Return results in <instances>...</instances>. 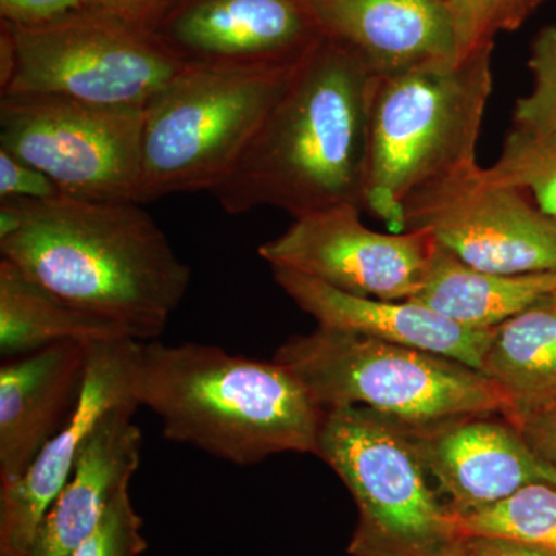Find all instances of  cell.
Instances as JSON below:
<instances>
[{"label": "cell", "instance_id": "cell-16", "mask_svg": "<svg viewBox=\"0 0 556 556\" xmlns=\"http://www.w3.org/2000/svg\"><path fill=\"white\" fill-rule=\"evenodd\" d=\"M90 343L65 342L0 367V485L20 479L78 408Z\"/></svg>", "mask_w": 556, "mask_h": 556}, {"label": "cell", "instance_id": "cell-8", "mask_svg": "<svg viewBox=\"0 0 556 556\" xmlns=\"http://www.w3.org/2000/svg\"><path fill=\"white\" fill-rule=\"evenodd\" d=\"M2 94L148 108L185 68L153 31L83 10L36 27L7 24Z\"/></svg>", "mask_w": 556, "mask_h": 556}, {"label": "cell", "instance_id": "cell-27", "mask_svg": "<svg viewBox=\"0 0 556 556\" xmlns=\"http://www.w3.org/2000/svg\"><path fill=\"white\" fill-rule=\"evenodd\" d=\"M56 182L38 167L0 149V200H51L61 197Z\"/></svg>", "mask_w": 556, "mask_h": 556}, {"label": "cell", "instance_id": "cell-19", "mask_svg": "<svg viewBox=\"0 0 556 556\" xmlns=\"http://www.w3.org/2000/svg\"><path fill=\"white\" fill-rule=\"evenodd\" d=\"M554 294L556 273H485L438 243L424 287L412 302L463 327L495 329Z\"/></svg>", "mask_w": 556, "mask_h": 556}, {"label": "cell", "instance_id": "cell-20", "mask_svg": "<svg viewBox=\"0 0 556 556\" xmlns=\"http://www.w3.org/2000/svg\"><path fill=\"white\" fill-rule=\"evenodd\" d=\"M116 339H131V336L119 325L75 308L14 263L0 260V356L3 361L27 356L58 343Z\"/></svg>", "mask_w": 556, "mask_h": 556}, {"label": "cell", "instance_id": "cell-7", "mask_svg": "<svg viewBox=\"0 0 556 556\" xmlns=\"http://www.w3.org/2000/svg\"><path fill=\"white\" fill-rule=\"evenodd\" d=\"M317 456L358 507L353 556H456L466 536L407 427L364 407L325 412Z\"/></svg>", "mask_w": 556, "mask_h": 556}, {"label": "cell", "instance_id": "cell-14", "mask_svg": "<svg viewBox=\"0 0 556 556\" xmlns=\"http://www.w3.org/2000/svg\"><path fill=\"white\" fill-rule=\"evenodd\" d=\"M139 342L90 343L86 386L75 415L11 484L0 485V556H28L43 517L72 477L98 420L110 408L135 401L131 371Z\"/></svg>", "mask_w": 556, "mask_h": 556}, {"label": "cell", "instance_id": "cell-10", "mask_svg": "<svg viewBox=\"0 0 556 556\" xmlns=\"http://www.w3.org/2000/svg\"><path fill=\"white\" fill-rule=\"evenodd\" d=\"M404 215L405 230H427L473 268L503 276L556 273V219L525 189L481 166L420 190Z\"/></svg>", "mask_w": 556, "mask_h": 556}, {"label": "cell", "instance_id": "cell-5", "mask_svg": "<svg viewBox=\"0 0 556 556\" xmlns=\"http://www.w3.org/2000/svg\"><path fill=\"white\" fill-rule=\"evenodd\" d=\"M285 365L324 409L364 407L409 428L507 415L485 375L453 358L353 332L317 327L278 348Z\"/></svg>", "mask_w": 556, "mask_h": 556}, {"label": "cell", "instance_id": "cell-23", "mask_svg": "<svg viewBox=\"0 0 556 556\" xmlns=\"http://www.w3.org/2000/svg\"><path fill=\"white\" fill-rule=\"evenodd\" d=\"M527 67L532 90L515 105L510 134L540 144L556 142V25L538 33Z\"/></svg>", "mask_w": 556, "mask_h": 556}, {"label": "cell", "instance_id": "cell-17", "mask_svg": "<svg viewBox=\"0 0 556 556\" xmlns=\"http://www.w3.org/2000/svg\"><path fill=\"white\" fill-rule=\"evenodd\" d=\"M278 287L316 318L318 327L416 348L481 371L495 329H473L404 300L358 298L302 274L273 269Z\"/></svg>", "mask_w": 556, "mask_h": 556}, {"label": "cell", "instance_id": "cell-12", "mask_svg": "<svg viewBox=\"0 0 556 556\" xmlns=\"http://www.w3.org/2000/svg\"><path fill=\"white\" fill-rule=\"evenodd\" d=\"M153 35L185 65L292 64L324 38L306 0H181Z\"/></svg>", "mask_w": 556, "mask_h": 556}, {"label": "cell", "instance_id": "cell-11", "mask_svg": "<svg viewBox=\"0 0 556 556\" xmlns=\"http://www.w3.org/2000/svg\"><path fill=\"white\" fill-rule=\"evenodd\" d=\"M353 204L311 212L258 255L273 269L302 274L328 287L380 300L404 302L424 287L438 241L422 229L380 233L361 222Z\"/></svg>", "mask_w": 556, "mask_h": 556}, {"label": "cell", "instance_id": "cell-9", "mask_svg": "<svg viewBox=\"0 0 556 556\" xmlns=\"http://www.w3.org/2000/svg\"><path fill=\"white\" fill-rule=\"evenodd\" d=\"M144 109L3 94L0 149L49 175L70 199L141 203Z\"/></svg>", "mask_w": 556, "mask_h": 556}, {"label": "cell", "instance_id": "cell-2", "mask_svg": "<svg viewBox=\"0 0 556 556\" xmlns=\"http://www.w3.org/2000/svg\"><path fill=\"white\" fill-rule=\"evenodd\" d=\"M14 200L21 226L0 240L2 258L138 342L163 334L185 300L192 270L141 203L64 195Z\"/></svg>", "mask_w": 556, "mask_h": 556}, {"label": "cell", "instance_id": "cell-25", "mask_svg": "<svg viewBox=\"0 0 556 556\" xmlns=\"http://www.w3.org/2000/svg\"><path fill=\"white\" fill-rule=\"evenodd\" d=\"M493 177L518 186L547 217L556 219V142H530L508 131Z\"/></svg>", "mask_w": 556, "mask_h": 556}, {"label": "cell", "instance_id": "cell-21", "mask_svg": "<svg viewBox=\"0 0 556 556\" xmlns=\"http://www.w3.org/2000/svg\"><path fill=\"white\" fill-rule=\"evenodd\" d=\"M481 372L503 391L508 413L556 405L555 294L495 329Z\"/></svg>", "mask_w": 556, "mask_h": 556}, {"label": "cell", "instance_id": "cell-33", "mask_svg": "<svg viewBox=\"0 0 556 556\" xmlns=\"http://www.w3.org/2000/svg\"><path fill=\"white\" fill-rule=\"evenodd\" d=\"M555 299H556V294H555Z\"/></svg>", "mask_w": 556, "mask_h": 556}, {"label": "cell", "instance_id": "cell-28", "mask_svg": "<svg viewBox=\"0 0 556 556\" xmlns=\"http://www.w3.org/2000/svg\"><path fill=\"white\" fill-rule=\"evenodd\" d=\"M3 20L14 27H36L84 10V0H0Z\"/></svg>", "mask_w": 556, "mask_h": 556}, {"label": "cell", "instance_id": "cell-13", "mask_svg": "<svg viewBox=\"0 0 556 556\" xmlns=\"http://www.w3.org/2000/svg\"><path fill=\"white\" fill-rule=\"evenodd\" d=\"M407 428L431 484L456 517L493 506L522 486L556 485L555 468L530 448L506 415Z\"/></svg>", "mask_w": 556, "mask_h": 556}, {"label": "cell", "instance_id": "cell-32", "mask_svg": "<svg viewBox=\"0 0 556 556\" xmlns=\"http://www.w3.org/2000/svg\"><path fill=\"white\" fill-rule=\"evenodd\" d=\"M456 556H459V554H457Z\"/></svg>", "mask_w": 556, "mask_h": 556}, {"label": "cell", "instance_id": "cell-22", "mask_svg": "<svg viewBox=\"0 0 556 556\" xmlns=\"http://www.w3.org/2000/svg\"><path fill=\"white\" fill-rule=\"evenodd\" d=\"M456 519L464 536L506 538L556 555V485L522 486L507 500Z\"/></svg>", "mask_w": 556, "mask_h": 556}, {"label": "cell", "instance_id": "cell-4", "mask_svg": "<svg viewBox=\"0 0 556 556\" xmlns=\"http://www.w3.org/2000/svg\"><path fill=\"white\" fill-rule=\"evenodd\" d=\"M492 51L376 80L364 208L390 232H407L404 208L417 192L479 166Z\"/></svg>", "mask_w": 556, "mask_h": 556}, {"label": "cell", "instance_id": "cell-31", "mask_svg": "<svg viewBox=\"0 0 556 556\" xmlns=\"http://www.w3.org/2000/svg\"><path fill=\"white\" fill-rule=\"evenodd\" d=\"M459 556H556L544 548L493 536H466Z\"/></svg>", "mask_w": 556, "mask_h": 556}, {"label": "cell", "instance_id": "cell-15", "mask_svg": "<svg viewBox=\"0 0 556 556\" xmlns=\"http://www.w3.org/2000/svg\"><path fill=\"white\" fill-rule=\"evenodd\" d=\"M325 38L378 78L459 61L442 0H306Z\"/></svg>", "mask_w": 556, "mask_h": 556}, {"label": "cell", "instance_id": "cell-18", "mask_svg": "<svg viewBox=\"0 0 556 556\" xmlns=\"http://www.w3.org/2000/svg\"><path fill=\"white\" fill-rule=\"evenodd\" d=\"M138 402L101 416L61 490L40 522L28 556H70L91 535L110 504L141 463L142 433L134 422Z\"/></svg>", "mask_w": 556, "mask_h": 556}, {"label": "cell", "instance_id": "cell-6", "mask_svg": "<svg viewBox=\"0 0 556 556\" xmlns=\"http://www.w3.org/2000/svg\"><path fill=\"white\" fill-rule=\"evenodd\" d=\"M300 61L185 65L144 109L141 204L217 188L239 163Z\"/></svg>", "mask_w": 556, "mask_h": 556}, {"label": "cell", "instance_id": "cell-3", "mask_svg": "<svg viewBox=\"0 0 556 556\" xmlns=\"http://www.w3.org/2000/svg\"><path fill=\"white\" fill-rule=\"evenodd\" d=\"M131 390L169 441L252 466L280 453L317 456L325 412L285 365L203 343L139 342Z\"/></svg>", "mask_w": 556, "mask_h": 556}, {"label": "cell", "instance_id": "cell-24", "mask_svg": "<svg viewBox=\"0 0 556 556\" xmlns=\"http://www.w3.org/2000/svg\"><path fill=\"white\" fill-rule=\"evenodd\" d=\"M551 0H442L452 20L459 60L492 47L501 31H515Z\"/></svg>", "mask_w": 556, "mask_h": 556}, {"label": "cell", "instance_id": "cell-1", "mask_svg": "<svg viewBox=\"0 0 556 556\" xmlns=\"http://www.w3.org/2000/svg\"><path fill=\"white\" fill-rule=\"evenodd\" d=\"M376 80L338 42L318 40L239 163L212 190L223 211L270 206L299 218L340 204L364 208Z\"/></svg>", "mask_w": 556, "mask_h": 556}, {"label": "cell", "instance_id": "cell-29", "mask_svg": "<svg viewBox=\"0 0 556 556\" xmlns=\"http://www.w3.org/2000/svg\"><path fill=\"white\" fill-rule=\"evenodd\" d=\"M506 416L517 424L530 448L556 470V405Z\"/></svg>", "mask_w": 556, "mask_h": 556}, {"label": "cell", "instance_id": "cell-26", "mask_svg": "<svg viewBox=\"0 0 556 556\" xmlns=\"http://www.w3.org/2000/svg\"><path fill=\"white\" fill-rule=\"evenodd\" d=\"M146 548L142 519L126 489L110 504L91 535L70 556H141Z\"/></svg>", "mask_w": 556, "mask_h": 556}, {"label": "cell", "instance_id": "cell-30", "mask_svg": "<svg viewBox=\"0 0 556 556\" xmlns=\"http://www.w3.org/2000/svg\"><path fill=\"white\" fill-rule=\"evenodd\" d=\"M167 3L169 0H84V10L110 14L135 27L153 31L169 9Z\"/></svg>", "mask_w": 556, "mask_h": 556}]
</instances>
